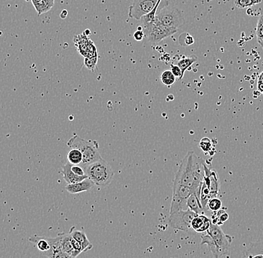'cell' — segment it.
<instances>
[{
    "label": "cell",
    "mask_w": 263,
    "mask_h": 258,
    "mask_svg": "<svg viewBox=\"0 0 263 258\" xmlns=\"http://www.w3.org/2000/svg\"><path fill=\"white\" fill-rule=\"evenodd\" d=\"M204 175V162L192 151L186 154L181 162L174 182L192 189L200 198Z\"/></svg>",
    "instance_id": "cell-1"
},
{
    "label": "cell",
    "mask_w": 263,
    "mask_h": 258,
    "mask_svg": "<svg viewBox=\"0 0 263 258\" xmlns=\"http://www.w3.org/2000/svg\"><path fill=\"white\" fill-rule=\"evenodd\" d=\"M233 236L225 234L221 227L212 223L206 234L201 236V245H207L214 258H221L228 254Z\"/></svg>",
    "instance_id": "cell-2"
},
{
    "label": "cell",
    "mask_w": 263,
    "mask_h": 258,
    "mask_svg": "<svg viewBox=\"0 0 263 258\" xmlns=\"http://www.w3.org/2000/svg\"><path fill=\"white\" fill-rule=\"evenodd\" d=\"M168 3L169 0H133L129 8V16L137 21L144 16L146 21H154L159 8L168 6Z\"/></svg>",
    "instance_id": "cell-3"
},
{
    "label": "cell",
    "mask_w": 263,
    "mask_h": 258,
    "mask_svg": "<svg viewBox=\"0 0 263 258\" xmlns=\"http://www.w3.org/2000/svg\"><path fill=\"white\" fill-rule=\"evenodd\" d=\"M67 145L71 149H79L83 155L82 167H86L90 164L102 160L101 155L98 151L97 141H87L74 134L73 137L67 141Z\"/></svg>",
    "instance_id": "cell-4"
},
{
    "label": "cell",
    "mask_w": 263,
    "mask_h": 258,
    "mask_svg": "<svg viewBox=\"0 0 263 258\" xmlns=\"http://www.w3.org/2000/svg\"><path fill=\"white\" fill-rule=\"evenodd\" d=\"M85 174L88 178L100 187L109 185L114 177V171L106 161L102 160L90 164L84 167Z\"/></svg>",
    "instance_id": "cell-5"
},
{
    "label": "cell",
    "mask_w": 263,
    "mask_h": 258,
    "mask_svg": "<svg viewBox=\"0 0 263 258\" xmlns=\"http://www.w3.org/2000/svg\"><path fill=\"white\" fill-rule=\"evenodd\" d=\"M156 18L166 27L178 31L185 24L183 13L177 8L166 6L156 12Z\"/></svg>",
    "instance_id": "cell-6"
},
{
    "label": "cell",
    "mask_w": 263,
    "mask_h": 258,
    "mask_svg": "<svg viewBox=\"0 0 263 258\" xmlns=\"http://www.w3.org/2000/svg\"><path fill=\"white\" fill-rule=\"evenodd\" d=\"M145 37L151 43L160 42L175 34L177 30L166 27L155 19L152 22L145 23L143 28Z\"/></svg>",
    "instance_id": "cell-7"
},
{
    "label": "cell",
    "mask_w": 263,
    "mask_h": 258,
    "mask_svg": "<svg viewBox=\"0 0 263 258\" xmlns=\"http://www.w3.org/2000/svg\"><path fill=\"white\" fill-rule=\"evenodd\" d=\"M195 193L192 189L174 182L173 185V196L171 204L170 214L179 210H186L187 201L192 193Z\"/></svg>",
    "instance_id": "cell-8"
},
{
    "label": "cell",
    "mask_w": 263,
    "mask_h": 258,
    "mask_svg": "<svg viewBox=\"0 0 263 258\" xmlns=\"http://www.w3.org/2000/svg\"><path fill=\"white\" fill-rule=\"evenodd\" d=\"M196 213L189 209L179 210L170 214L169 225L174 229L189 232L192 228V222L197 216Z\"/></svg>",
    "instance_id": "cell-9"
},
{
    "label": "cell",
    "mask_w": 263,
    "mask_h": 258,
    "mask_svg": "<svg viewBox=\"0 0 263 258\" xmlns=\"http://www.w3.org/2000/svg\"><path fill=\"white\" fill-rule=\"evenodd\" d=\"M212 225L211 219L204 214L197 215L192 222V228L197 233H203L208 231Z\"/></svg>",
    "instance_id": "cell-10"
},
{
    "label": "cell",
    "mask_w": 263,
    "mask_h": 258,
    "mask_svg": "<svg viewBox=\"0 0 263 258\" xmlns=\"http://www.w3.org/2000/svg\"><path fill=\"white\" fill-rule=\"evenodd\" d=\"M95 183L89 178L76 184H67L65 189L70 194H78L82 192L88 191L95 186Z\"/></svg>",
    "instance_id": "cell-11"
},
{
    "label": "cell",
    "mask_w": 263,
    "mask_h": 258,
    "mask_svg": "<svg viewBox=\"0 0 263 258\" xmlns=\"http://www.w3.org/2000/svg\"><path fill=\"white\" fill-rule=\"evenodd\" d=\"M69 233L73 239L78 241L82 245L83 252H86V251L90 250L93 248V245L90 242L89 240L88 239V236L83 231L77 230L75 226H73L70 228Z\"/></svg>",
    "instance_id": "cell-12"
},
{
    "label": "cell",
    "mask_w": 263,
    "mask_h": 258,
    "mask_svg": "<svg viewBox=\"0 0 263 258\" xmlns=\"http://www.w3.org/2000/svg\"><path fill=\"white\" fill-rule=\"evenodd\" d=\"M58 236H59L62 251L67 253V254L71 255L72 257H78V254L74 250L73 244H72V239H73V237H72L70 233H68V234H59L58 235Z\"/></svg>",
    "instance_id": "cell-13"
},
{
    "label": "cell",
    "mask_w": 263,
    "mask_h": 258,
    "mask_svg": "<svg viewBox=\"0 0 263 258\" xmlns=\"http://www.w3.org/2000/svg\"><path fill=\"white\" fill-rule=\"evenodd\" d=\"M73 164L67 162V164L62 167V174H63L64 179L67 184H76L78 182H82L85 179L88 178L86 175L84 176H78L72 171L71 167Z\"/></svg>",
    "instance_id": "cell-14"
},
{
    "label": "cell",
    "mask_w": 263,
    "mask_h": 258,
    "mask_svg": "<svg viewBox=\"0 0 263 258\" xmlns=\"http://www.w3.org/2000/svg\"><path fill=\"white\" fill-rule=\"evenodd\" d=\"M186 205L188 209L195 212L197 214H204V209L202 206L200 198L196 193H194L190 195L188 201H187Z\"/></svg>",
    "instance_id": "cell-15"
},
{
    "label": "cell",
    "mask_w": 263,
    "mask_h": 258,
    "mask_svg": "<svg viewBox=\"0 0 263 258\" xmlns=\"http://www.w3.org/2000/svg\"><path fill=\"white\" fill-rule=\"evenodd\" d=\"M29 242L34 243L36 247L37 248L39 251L41 252L47 253V251L50 250L51 245L49 242V238L44 237V236H31L29 239Z\"/></svg>",
    "instance_id": "cell-16"
},
{
    "label": "cell",
    "mask_w": 263,
    "mask_h": 258,
    "mask_svg": "<svg viewBox=\"0 0 263 258\" xmlns=\"http://www.w3.org/2000/svg\"><path fill=\"white\" fill-rule=\"evenodd\" d=\"M210 198H216L220 190V180L216 171L212 170L210 171Z\"/></svg>",
    "instance_id": "cell-17"
},
{
    "label": "cell",
    "mask_w": 263,
    "mask_h": 258,
    "mask_svg": "<svg viewBox=\"0 0 263 258\" xmlns=\"http://www.w3.org/2000/svg\"><path fill=\"white\" fill-rule=\"evenodd\" d=\"M33 6L37 11V16L47 12L54 6L55 1L51 0H32Z\"/></svg>",
    "instance_id": "cell-18"
},
{
    "label": "cell",
    "mask_w": 263,
    "mask_h": 258,
    "mask_svg": "<svg viewBox=\"0 0 263 258\" xmlns=\"http://www.w3.org/2000/svg\"><path fill=\"white\" fill-rule=\"evenodd\" d=\"M229 220V214L225 209L218 210L216 212H213L211 216L212 223L216 226H221L223 223H226Z\"/></svg>",
    "instance_id": "cell-19"
},
{
    "label": "cell",
    "mask_w": 263,
    "mask_h": 258,
    "mask_svg": "<svg viewBox=\"0 0 263 258\" xmlns=\"http://www.w3.org/2000/svg\"><path fill=\"white\" fill-rule=\"evenodd\" d=\"M197 57L196 55H190L188 57H184L181 58L177 63V66L180 67L181 71H182V76L183 78L184 74L185 71L191 67L194 63L197 62Z\"/></svg>",
    "instance_id": "cell-20"
},
{
    "label": "cell",
    "mask_w": 263,
    "mask_h": 258,
    "mask_svg": "<svg viewBox=\"0 0 263 258\" xmlns=\"http://www.w3.org/2000/svg\"><path fill=\"white\" fill-rule=\"evenodd\" d=\"M67 161L73 165H80L83 161V155L79 149H72L67 154Z\"/></svg>",
    "instance_id": "cell-21"
},
{
    "label": "cell",
    "mask_w": 263,
    "mask_h": 258,
    "mask_svg": "<svg viewBox=\"0 0 263 258\" xmlns=\"http://www.w3.org/2000/svg\"><path fill=\"white\" fill-rule=\"evenodd\" d=\"M246 256L254 255V254H260L263 255V240L257 242L251 243L248 246L246 252Z\"/></svg>",
    "instance_id": "cell-22"
},
{
    "label": "cell",
    "mask_w": 263,
    "mask_h": 258,
    "mask_svg": "<svg viewBox=\"0 0 263 258\" xmlns=\"http://www.w3.org/2000/svg\"><path fill=\"white\" fill-rule=\"evenodd\" d=\"M262 0H235V6L240 9L250 8L262 3Z\"/></svg>",
    "instance_id": "cell-23"
},
{
    "label": "cell",
    "mask_w": 263,
    "mask_h": 258,
    "mask_svg": "<svg viewBox=\"0 0 263 258\" xmlns=\"http://www.w3.org/2000/svg\"><path fill=\"white\" fill-rule=\"evenodd\" d=\"M161 80L166 86H171L176 82V77L171 70H165L161 75Z\"/></svg>",
    "instance_id": "cell-24"
},
{
    "label": "cell",
    "mask_w": 263,
    "mask_h": 258,
    "mask_svg": "<svg viewBox=\"0 0 263 258\" xmlns=\"http://www.w3.org/2000/svg\"><path fill=\"white\" fill-rule=\"evenodd\" d=\"M222 208V202L221 200H218V198H213L210 200L206 205V210H210V211L216 212L218 210H221Z\"/></svg>",
    "instance_id": "cell-25"
},
{
    "label": "cell",
    "mask_w": 263,
    "mask_h": 258,
    "mask_svg": "<svg viewBox=\"0 0 263 258\" xmlns=\"http://www.w3.org/2000/svg\"><path fill=\"white\" fill-rule=\"evenodd\" d=\"M179 43L182 47H189L195 43V40L189 33H184L179 37Z\"/></svg>",
    "instance_id": "cell-26"
},
{
    "label": "cell",
    "mask_w": 263,
    "mask_h": 258,
    "mask_svg": "<svg viewBox=\"0 0 263 258\" xmlns=\"http://www.w3.org/2000/svg\"><path fill=\"white\" fill-rule=\"evenodd\" d=\"M44 255L47 256L48 258H78V257H72L71 255L63 251H49L48 252L45 253Z\"/></svg>",
    "instance_id": "cell-27"
},
{
    "label": "cell",
    "mask_w": 263,
    "mask_h": 258,
    "mask_svg": "<svg viewBox=\"0 0 263 258\" xmlns=\"http://www.w3.org/2000/svg\"><path fill=\"white\" fill-rule=\"evenodd\" d=\"M200 149H202V151L204 152L205 154L210 152V151L212 150V148H213L211 140L208 137L203 138V139L200 141Z\"/></svg>",
    "instance_id": "cell-28"
},
{
    "label": "cell",
    "mask_w": 263,
    "mask_h": 258,
    "mask_svg": "<svg viewBox=\"0 0 263 258\" xmlns=\"http://www.w3.org/2000/svg\"><path fill=\"white\" fill-rule=\"evenodd\" d=\"M71 170L73 171L74 173H75L76 175H78V176H84V175H86L83 167H80V166L72 165Z\"/></svg>",
    "instance_id": "cell-29"
},
{
    "label": "cell",
    "mask_w": 263,
    "mask_h": 258,
    "mask_svg": "<svg viewBox=\"0 0 263 258\" xmlns=\"http://www.w3.org/2000/svg\"><path fill=\"white\" fill-rule=\"evenodd\" d=\"M171 69H172L171 71L172 72V73L174 74L176 78H178L180 80H182V71H181L180 68L178 66L172 65H171Z\"/></svg>",
    "instance_id": "cell-30"
},
{
    "label": "cell",
    "mask_w": 263,
    "mask_h": 258,
    "mask_svg": "<svg viewBox=\"0 0 263 258\" xmlns=\"http://www.w3.org/2000/svg\"><path fill=\"white\" fill-rule=\"evenodd\" d=\"M256 37H257V42L263 49V28L257 27L256 29Z\"/></svg>",
    "instance_id": "cell-31"
},
{
    "label": "cell",
    "mask_w": 263,
    "mask_h": 258,
    "mask_svg": "<svg viewBox=\"0 0 263 258\" xmlns=\"http://www.w3.org/2000/svg\"><path fill=\"white\" fill-rule=\"evenodd\" d=\"M133 37L136 41H141L145 37V34H144V31L137 30L133 34Z\"/></svg>",
    "instance_id": "cell-32"
},
{
    "label": "cell",
    "mask_w": 263,
    "mask_h": 258,
    "mask_svg": "<svg viewBox=\"0 0 263 258\" xmlns=\"http://www.w3.org/2000/svg\"><path fill=\"white\" fill-rule=\"evenodd\" d=\"M257 27L263 28V13L261 14L260 16H259V21H258L257 23Z\"/></svg>",
    "instance_id": "cell-33"
},
{
    "label": "cell",
    "mask_w": 263,
    "mask_h": 258,
    "mask_svg": "<svg viewBox=\"0 0 263 258\" xmlns=\"http://www.w3.org/2000/svg\"><path fill=\"white\" fill-rule=\"evenodd\" d=\"M246 258H263L262 254H254V255H248L246 256Z\"/></svg>",
    "instance_id": "cell-34"
},
{
    "label": "cell",
    "mask_w": 263,
    "mask_h": 258,
    "mask_svg": "<svg viewBox=\"0 0 263 258\" xmlns=\"http://www.w3.org/2000/svg\"><path fill=\"white\" fill-rule=\"evenodd\" d=\"M67 10H63V11H62V13H61V18H62V19H65V18L67 17Z\"/></svg>",
    "instance_id": "cell-35"
},
{
    "label": "cell",
    "mask_w": 263,
    "mask_h": 258,
    "mask_svg": "<svg viewBox=\"0 0 263 258\" xmlns=\"http://www.w3.org/2000/svg\"><path fill=\"white\" fill-rule=\"evenodd\" d=\"M258 89H259V91L261 93H263V84L262 83H258Z\"/></svg>",
    "instance_id": "cell-36"
},
{
    "label": "cell",
    "mask_w": 263,
    "mask_h": 258,
    "mask_svg": "<svg viewBox=\"0 0 263 258\" xmlns=\"http://www.w3.org/2000/svg\"><path fill=\"white\" fill-rule=\"evenodd\" d=\"M258 83H262L263 84V72L262 73L260 74V75H259V82H258Z\"/></svg>",
    "instance_id": "cell-37"
},
{
    "label": "cell",
    "mask_w": 263,
    "mask_h": 258,
    "mask_svg": "<svg viewBox=\"0 0 263 258\" xmlns=\"http://www.w3.org/2000/svg\"><path fill=\"white\" fill-rule=\"evenodd\" d=\"M26 1H32V0H26Z\"/></svg>",
    "instance_id": "cell-38"
}]
</instances>
